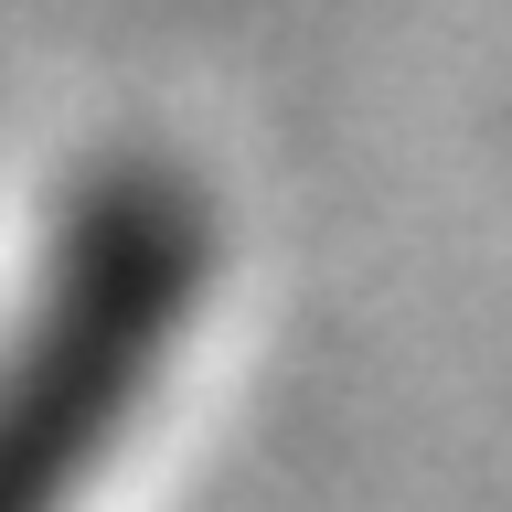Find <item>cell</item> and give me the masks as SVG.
Here are the masks:
<instances>
[{
	"label": "cell",
	"instance_id": "cell-1",
	"mask_svg": "<svg viewBox=\"0 0 512 512\" xmlns=\"http://www.w3.org/2000/svg\"><path fill=\"white\" fill-rule=\"evenodd\" d=\"M182 288H192V203L160 182L96 192L22 363L0 374V512H54V491L86 470V448L128 406Z\"/></svg>",
	"mask_w": 512,
	"mask_h": 512
}]
</instances>
